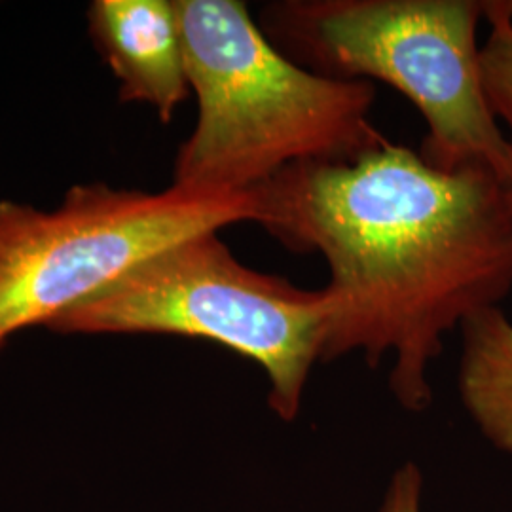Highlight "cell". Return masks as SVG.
Returning a JSON list of instances; mask_svg holds the SVG:
<instances>
[{"label": "cell", "instance_id": "8992f818", "mask_svg": "<svg viewBox=\"0 0 512 512\" xmlns=\"http://www.w3.org/2000/svg\"><path fill=\"white\" fill-rule=\"evenodd\" d=\"M88 31L120 82V101L150 105L171 122L192 92L173 0H95Z\"/></svg>", "mask_w": 512, "mask_h": 512}, {"label": "cell", "instance_id": "ba28073f", "mask_svg": "<svg viewBox=\"0 0 512 512\" xmlns=\"http://www.w3.org/2000/svg\"><path fill=\"white\" fill-rule=\"evenodd\" d=\"M484 18L490 21V35L480 46L482 82L497 122L507 128L509 160L503 186L512 205V2H486Z\"/></svg>", "mask_w": 512, "mask_h": 512}, {"label": "cell", "instance_id": "9c48e42d", "mask_svg": "<svg viewBox=\"0 0 512 512\" xmlns=\"http://www.w3.org/2000/svg\"><path fill=\"white\" fill-rule=\"evenodd\" d=\"M423 476L416 463H404L385 490L378 512H421Z\"/></svg>", "mask_w": 512, "mask_h": 512}, {"label": "cell", "instance_id": "7a4b0ae2", "mask_svg": "<svg viewBox=\"0 0 512 512\" xmlns=\"http://www.w3.org/2000/svg\"><path fill=\"white\" fill-rule=\"evenodd\" d=\"M198 120L173 186L253 192L294 164H353L387 147L368 80L311 73L281 54L238 0H173Z\"/></svg>", "mask_w": 512, "mask_h": 512}, {"label": "cell", "instance_id": "5b68a950", "mask_svg": "<svg viewBox=\"0 0 512 512\" xmlns=\"http://www.w3.org/2000/svg\"><path fill=\"white\" fill-rule=\"evenodd\" d=\"M260 220L256 192H162L76 184L54 211L0 200V349L50 327L165 249Z\"/></svg>", "mask_w": 512, "mask_h": 512}, {"label": "cell", "instance_id": "3957f363", "mask_svg": "<svg viewBox=\"0 0 512 512\" xmlns=\"http://www.w3.org/2000/svg\"><path fill=\"white\" fill-rule=\"evenodd\" d=\"M473 0H281L260 29L311 73L380 80L414 103L427 133L420 156L442 171L484 165L507 173V137L482 82Z\"/></svg>", "mask_w": 512, "mask_h": 512}, {"label": "cell", "instance_id": "277c9868", "mask_svg": "<svg viewBox=\"0 0 512 512\" xmlns=\"http://www.w3.org/2000/svg\"><path fill=\"white\" fill-rule=\"evenodd\" d=\"M329 321L325 289L306 291L285 277L241 264L207 232L165 249L101 293L61 313L63 334H177L232 349L262 366L268 404L293 421L311 368L321 359Z\"/></svg>", "mask_w": 512, "mask_h": 512}, {"label": "cell", "instance_id": "6da1fadb", "mask_svg": "<svg viewBox=\"0 0 512 512\" xmlns=\"http://www.w3.org/2000/svg\"><path fill=\"white\" fill-rule=\"evenodd\" d=\"M258 224L329 266L319 363L393 357L389 389L421 412L444 336L512 291V205L484 165L442 171L389 143L353 164H294L253 190Z\"/></svg>", "mask_w": 512, "mask_h": 512}, {"label": "cell", "instance_id": "52a82bcc", "mask_svg": "<svg viewBox=\"0 0 512 512\" xmlns=\"http://www.w3.org/2000/svg\"><path fill=\"white\" fill-rule=\"evenodd\" d=\"M459 397L497 450L512 458V323L499 310L480 311L461 325Z\"/></svg>", "mask_w": 512, "mask_h": 512}]
</instances>
